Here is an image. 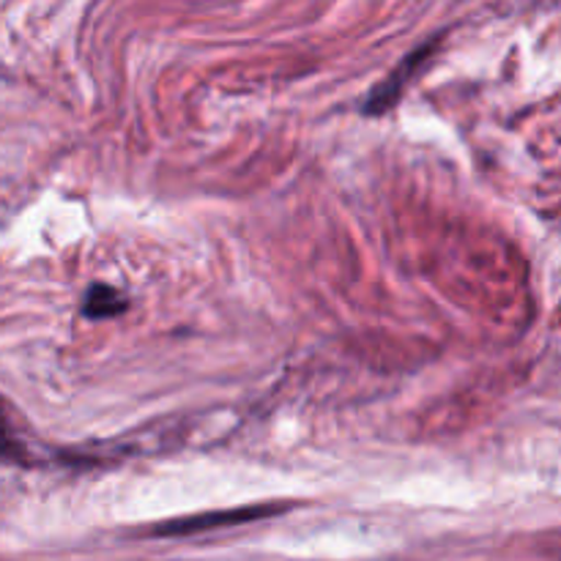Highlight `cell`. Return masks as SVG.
<instances>
[{
  "mask_svg": "<svg viewBox=\"0 0 561 561\" xmlns=\"http://www.w3.org/2000/svg\"><path fill=\"white\" fill-rule=\"evenodd\" d=\"M274 513H279V507L266 504V507H247V510H230V513L197 515V518L170 520V524H162L159 529H153V535H197V531L219 529V526H233V524H247V520L268 518V515Z\"/></svg>",
  "mask_w": 561,
  "mask_h": 561,
  "instance_id": "obj_1",
  "label": "cell"
},
{
  "mask_svg": "<svg viewBox=\"0 0 561 561\" xmlns=\"http://www.w3.org/2000/svg\"><path fill=\"white\" fill-rule=\"evenodd\" d=\"M431 49H433V42H427V44H422V47L416 49V53H411L409 58H405L403 64H400L398 69L392 71V77H389V80L383 82V85H378V91H373V96L367 99V104H365V113L367 115L387 113V110L392 107V104L400 99L403 88L409 85L411 75H414V69H416V64H420V60L425 58V55L431 53Z\"/></svg>",
  "mask_w": 561,
  "mask_h": 561,
  "instance_id": "obj_2",
  "label": "cell"
},
{
  "mask_svg": "<svg viewBox=\"0 0 561 561\" xmlns=\"http://www.w3.org/2000/svg\"><path fill=\"white\" fill-rule=\"evenodd\" d=\"M126 310V296L121 290H115L113 285H91L82 301V312L93 321H102V318H115Z\"/></svg>",
  "mask_w": 561,
  "mask_h": 561,
  "instance_id": "obj_3",
  "label": "cell"
},
{
  "mask_svg": "<svg viewBox=\"0 0 561 561\" xmlns=\"http://www.w3.org/2000/svg\"><path fill=\"white\" fill-rule=\"evenodd\" d=\"M16 444H14V438L9 436V431H5V425H3V420H0V458H16Z\"/></svg>",
  "mask_w": 561,
  "mask_h": 561,
  "instance_id": "obj_4",
  "label": "cell"
}]
</instances>
